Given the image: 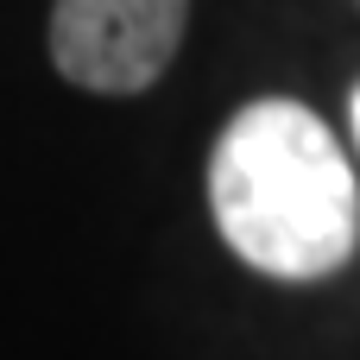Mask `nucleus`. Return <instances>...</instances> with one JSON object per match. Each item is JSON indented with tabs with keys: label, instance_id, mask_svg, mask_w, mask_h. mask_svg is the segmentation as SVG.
<instances>
[{
	"label": "nucleus",
	"instance_id": "nucleus-1",
	"mask_svg": "<svg viewBox=\"0 0 360 360\" xmlns=\"http://www.w3.org/2000/svg\"><path fill=\"white\" fill-rule=\"evenodd\" d=\"M209 215L228 253L266 278L316 285L360 247V184L335 127L291 101L259 95L209 146Z\"/></svg>",
	"mask_w": 360,
	"mask_h": 360
},
{
	"label": "nucleus",
	"instance_id": "nucleus-2",
	"mask_svg": "<svg viewBox=\"0 0 360 360\" xmlns=\"http://www.w3.org/2000/svg\"><path fill=\"white\" fill-rule=\"evenodd\" d=\"M190 25V0H51V63L89 95H146Z\"/></svg>",
	"mask_w": 360,
	"mask_h": 360
},
{
	"label": "nucleus",
	"instance_id": "nucleus-3",
	"mask_svg": "<svg viewBox=\"0 0 360 360\" xmlns=\"http://www.w3.org/2000/svg\"><path fill=\"white\" fill-rule=\"evenodd\" d=\"M348 120H354V146H360V89H354V101H348Z\"/></svg>",
	"mask_w": 360,
	"mask_h": 360
}]
</instances>
